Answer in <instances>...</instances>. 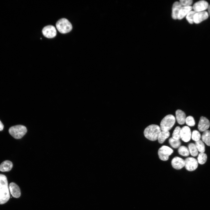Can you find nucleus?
<instances>
[{"mask_svg":"<svg viewBox=\"0 0 210 210\" xmlns=\"http://www.w3.org/2000/svg\"><path fill=\"white\" fill-rule=\"evenodd\" d=\"M209 5L208 2L204 0H201L197 2L192 7L194 11L196 12L204 11L208 9Z\"/></svg>","mask_w":210,"mask_h":210,"instance_id":"1a4fd4ad","label":"nucleus"},{"mask_svg":"<svg viewBox=\"0 0 210 210\" xmlns=\"http://www.w3.org/2000/svg\"><path fill=\"white\" fill-rule=\"evenodd\" d=\"M192 7L191 6H182L179 12L177 19L179 20L183 19L190 11L192 10Z\"/></svg>","mask_w":210,"mask_h":210,"instance_id":"dca6fc26","label":"nucleus"},{"mask_svg":"<svg viewBox=\"0 0 210 210\" xmlns=\"http://www.w3.org/2000/svg\"><path fill=\"white\" fill-rule=\"evenodd\" d=\"M191 137V133L190 128L187 126H184L181 128V138L184 142L189 141Z\"/></svg>","mask_w":210,"mask_h":210,"instance_id":"9d476101","label":"nucleus"},{"mask_svg":"<svg viewBox=\"0 0 210 210\" xmlns=\"http://www.w3.org/2000/svg\"><path fill=\"white\" fill-rule=\"evenodd\" d=\"M9 188L10 193L13 197L18 198L20 196V190L16 184L13 182L11 183L9 185Z\"/></svg>","mask_w":210,"mask_h":210,"instance_id":"4468645a","label":"nucleus"},{"mask_svg":"<svg viewBox=\"0 0 210 210\" xmlns=\"http://www.w3.org/2000/svg\"><path fill=\"white\" fill-rule=\"evenodd\" d=\"M178 152L179 154L183 156H187L190 154L189 149L184 146H180L178 149Z\"/></svg>","mask_w":210,"mask_h":210,"instance_id":"5701e85b","label":"nucleus"},{"mask_svg":"<svg viewBox=\"0 0 210 210\" xmlns=\"http://www.w3.org/2000/svg\"><path fill=\"white\" fill-rule=\"evenodd\" d=\"M173 152V150L171 148L167 146H163L159 149L158 154L160 160L165 161L168 159L169 156Z\"/></svg>","mask_w":210,"mask_h":210,"instance_id":"423d86ee","label":"nucleus"},{"mask_svg":"<svg viewBox=\"0 0 210 210\" xmlns=\"http://www.w3.org/2000/svg\"><path fill=\"white\" fill-rule=\"evenodd\" d=\"M202 139L206 145L210 146V131L207 130L204 132L202 136Z\"/></svg>","mask_w":210,"mask_h":210,"instance_id":"aec40b11","label":"nucleus"},{"mask_svg":"<svg viewBox=\"0 0 210 210\" xmlns=\"http://www.w3.org/2000/svg\"><path fill=\"white\" fill-rule=\"evenodd\" d=\"M176 119L171 114L167 115L162 120L160 123V128L162 131H169L174 125Z\"/></svg>","mask_w":210,"mask_h":210,"instance_id":"20e7f679","label":"nucleus"},{"mask_svg":"<svg viewBox=\"0 0 210 210\" xmlns=\"http://www.w3.org/2000/svg\"><path fill=\"white\" fill-rule=\"evenodd\" d=\"M182 7L179 2L176 1L174 3L172 7V17L173 19H177L179 12Z\"/></svg>","mask_w":210,"mask_h":210,"instance_id":"2eb2a0df","label":"nucleus"},{"mask_svg":"<svg viewBox=\"0 0 210 210\" xmlns=\"http://www.w3.org/2000/svg\"><path fill=\"white\" fill-rule=\"evenodd\" d=\"M208 17L209 13L206 11L196 12L194 17V22L199 24L207 19Z\"/></svg>","mask_w":210,"mask_h":210,"instance_id":"9b49d317","label":"nucleus"},{"mask_svg":"<svg viewBox=\"0 0 210 210\" xmlns=\"http://www.w3.org/2000/svg\"><path fill=\"white\" fill-rule=\"evenodd\" d=\"M195 145L198 151L201 153L204 152L205 151V146L202 141L200 140L195 141Z\"/></svg>","mask_w":210,"mask_h":210,"instance_id":"b1692460","label":"nucleus"},{"mask_svg":"<svg viewBox=\"0 0 210 210\" xmlns=\"http://www.w3.org/2000/svg\"><path fill=\"white\" fill-rule=\"evenodd\" d=\"M4 125L2 122L0 120V131L3 130L4 128Z\"/></svg>","mask_w":210,"mask_h":210,"instance_id":"7c9ffc66","label":"nucleus"},{"mask_svg":"<svg viewBox=\"0 0 210 210\" xmlns=\"http://www.w3.org/2000/svg\"><path fill=\"white\" fill-rule=\"evenodd\" d=\"M185 122L186 124L190 126H193L195 124L194 118L191 116H189L186 118Z\"/></svg>","mask_w":210,"mask_h":210,"instance_id":"c85d7f7f","label":"nucleus"},{"mask_svg":"<svg viewBox=\"0 0 210 210\" xmlns=\"http://www.w3.org/2000/svg\"><path fill=\"white\" fill-rule=\"evenodd\" d=\"M9 134L14 138H21L27 131L26 127L21 125H18L10 127L8 130Z\"/></svg>","mask_w":210,"mask_h":210,"instance_id":"7ed1b4c3","label":"nucleus"},{"mask_svg":"<svg viewBox=\"0 0 210 210\" xmlns=\"http://www.w3.org/2000/svg\"><path fill=\"white\" fill-rule=\"evenodd\" d=\"M210 126L209 120L206 117L201 116L198 125L199 130L201 132H204L207 130Z\"/></svg>","mask_w":210,"mask_h":210,"instance_id":"f8f14e48","label":"nucleus"},{"mask_svg":"<svg viewBox=\"0 0 210 210\" xmlns=\"http://www.w3.org/2000/svg\"><path fill=\"white\" fill-rule=\"evenodd\" d=\"M42 32L45 37L48 38L55 37L57 34L55 28L54 26L51 25L44 27L42 29Z\"/></svg>","mask_w":210,"mask_h":210,"instance_id":"6e6552de","label":"nucleus"},{"mask_svg":"<svg viewBox=\"0 0 210 210\" xmlns=\"http://www.w3.org/2000/svg\"><path fill=\"white\" fill-rule=\"evenodd\" d=\"M181 128L178 126H177L174 129L172 134V137L175 139L179 140L181 138Z\"/></svg>","mask_w":210,"mask_h":210,"instance_id":"393cba45","label":"nucleus"},{"mask_svg":"<svg viewBox=\"0 0 210 210\" xmlns=\"http://www.w3.org/2000/svg\"><path fill=\"white\" fill-rule=\"evenodd\" d=\"M192 0H181L179 1V2L182 6H190L192 3Z\"/></svg>","mask_w":210,"mask_h":210,"instance_id":"c756f323","label":"nucleus"},{"mask_svg":"<svg viewBox=\"0 0 210 210\" xmlns=\"http://www.w3.org/2000/svg\"><path fill=\"white\" fill-rule=\"evenodd\" d=\"M201 136L199 132L197 130H194L193 131L191 134L192 139L195 141L200 140Z\"/></svg>","mask_w":210,"mask_h":210,"instance_id":"cd10ccee","label":"nucleus"},{"mask_svg":"<svg viewBox=\"0 0 210 210\" xmlns=\"http://www.w3.org/2000/svg\"><path fill=\"white\" fill-rule=\"evenodd\" d=\"M207 159L206 155L204 153H200L197 157V162L200 164H202L206 162Z\"/></svg>","mask_w":210,"mask_h":210,"instance_id":"a878e982","label":"nucleus"},{"mask_svg":"<svg viewBox=\"0 0 210 210\" xmlns=\"http://www.w3.org/2000/svg\"><path fill=\"white\" fill-rule=\"evenodd\" d=\"M171 164L174 169H180L185 166V161L180 157H175L172 160Z\"/></svg>","mask_w":210,"mask_h":210,"instance_id":"ddd939ff","label":"nucleus"},{"mask_svg":"<svg viewBox=\"0 0 210 210\" xmlns=\"http://www.w3.org/2000/svg\"><path fill=\"white\" fill-rule=\"evenodd\" d=\"M185 161V167L186 169L189 171L195 170L197 167L198 162L197 160L192 157L186 158Z\"/></svg>","mask_w":210,"mask_h":210,"instance_id":"0eeeda50","label":"nucleus"},{"mask_svg":"<svg viewBox=\"0 0 210 210\" xmlns=\"http://www.w3.org/2000/svg\"><path fill=\"white\" fill-rule=\"evenodd\" d=\"M56 27L58 31L61 33L65 34L70 32L72 27L70 22L66 19L62 18L57 22Z\"/></svg>","mask_w":210,"mask_h":210,"instance_id":"39448f33","label":"nucleus"},{"mask_svg":"<svg viewBox=\"0 0 210 210\" xmlns=\"http://www.w3.org/2000/svg\"><path fill=\"white\" fill-rule=\"evenodd\" d=\"M161 131L160 127L157 125L152 124L145 129L144 133L147 139L151 141H155L158 139Z\"/></svg>","mask_w":210,"mask_h":210,"instance_id":"f03ea898","label":"nucleus"},{"mask_svg":"<svg viewBox=\"0 0 210 210\" xmlns=\"http://www.w3.org/2000/svg\"><path fill=\"white\" fill-rule=\"evenodd\" d=\"M170 134L169 131H161L158 139V142L160 144L163 143L165 140L169 137Z\"/></svg>","mask_w":210,"mask_h":210,"instance_id":"6ab92c4d","label":"nucleus"},{"mask_svg":"<svg viewBox=\"0 0 210 210\" xmlns=\"http://www.w3.org/2000/svg\"><path fill=\"white\" fill-rule=\"evenodd\" d=\"M196 13L194 10H191L186 16L187 20L190 24H192L194 22V17Z\"/></svg>","mask_w":210,"mask_h":210,"instance_id":"bb28decb","label":"nucleus"},{"mask_svg":"<svg viewBox=\"0 0 210 210\" xmlns=\"http://www.w3.org/2000/svg\"><path fill=\"white\" fill-rule=\"evenodd\" d=\"M208 9L209 13H209V15H210V5H209Z\"/></svg>","mask_w":210,"mask_h":210,"instance_id":"2f4dec72","label":"nucleus"},{"mask_svg":"<svg viewBox=\"0 0 210 210\" xmlns=\"http://www.w3.org/2000/svg\"><path fill=\"white\" fill-rule=\"evenodd\" d=\"M13 166V163L10 161H4L0 165V171L2 172H8L11 170Z\"/></svg>","mask_w":210,"mask_h":210,"instance_id":"a211bd4d","label":"nucleus"},{"mask_svg":"<svg viewBox=\"0 0 210 210\" xmlns=\"http://www.w3.org/2000/svg\"><path fill=\"white\" fill-rule=\"evenodd\" d=\"M10 197L7 178L5 175L0 174V204L6 203Z\"/></svg>","mask_w":210,"mask_h":210,"instance_id":"f257e3e1","label":"nucleus"},{"mask_svg":"<svg viewBox=\"0 0 210 210\" xmlns=\"http://www.w3.org/2000/svg\"><path fill=\"white\" fill-rule=\"evenodd\" d=\"M176 117L179 124L182 125L184 124L186 118L184 112L181 110H177L176 112Z\"/></svg>","mask_w":210,"mask_h":210,"instance_id":"f3484780","label":"nucleus"},{"mask_svg":"<svg viewBox=\"0 0 210 210\" xmlns=\"http://www.w3.org/2000/svg\"><path fill=\"white\" fill-rule=\"evenodd\" d=\"M190 153L193 156H196L198 154V151L195 144L192 143H190L188 146Z\"/></svg>","mask_w":210,"mask_h":210,"instance_id":"4be33fe9","label":"nucleus"},{"mask_svg":"<svg viewBox=\"0 0 210 210\" xmlns=\"http://www.w3.org/2000/svg\"><path fill=\"white\" fill-rule=\"evenodd\" d=\"M169 142L171 146L174 148H179L181 145V142L179 140L176 139L172 137L169 138Z\"/></svg>","mask_w":210,"mask_h":210,"instance_id":"412c9836","label":"nucleus"}]
</instances>
